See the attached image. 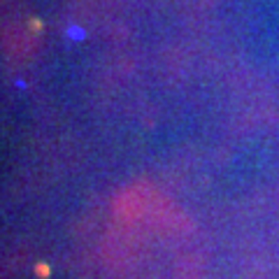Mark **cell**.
I'll list each match as a JSON object with an SVG mask.
<instances>
[{"mask_svg": "<svg viewBox=\"0 0 279 279\" xmlns=\"http://www.w3.org/2000/svg\"><path fill=\"white\" fill-rule=\"evenodd\" d=\"M33 275H35V279H49L52 277V265L45 263V261H38L33 265Z\"/></svg>", "mask_w": 279, "mask_h": 279, "instance_id": "6da1fadb", "label": "cell"}]
</instances>
